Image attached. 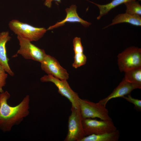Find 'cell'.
I'll return each mask as SVG.
<instances>
[{"mask_svg": "<svg viewBox=\"0 0 141 141\" xmlns=\"http://www.w3.org/2000/svg\"><path fill=\"white\" fill-rule=\"evenodd\" d=\"M10 96L7 91L0 93V130L4 132L10 131L14 126L20 124L30 113L29 95L15 106L8 104Z\"/></svg>", "mask_w": 141, "mask_h": 141, "instance_id": "obj_1", "label": "cell"}, {"mask_svg": "<svg viewBox=\"0 0 141 141\" xmlns=\"http://www.w3.org/2000/svg\"><path fill=\"white\" fill-rule=\"evenodd\" d=\"M8 25L9 28L17 36L31 42L39 40L47 30L45 28L35 27L16 19L10 21Z\"/></svg>", "mask_w": 141, "mask_h": 141, "instance_id": "obj_2", "label": "cell"}, {"mask_svg": "<svg viewBox=\"0 0 141 141\" xmlns=\"http://www.w3.org/2000/svg\"><path fill=\"white\" fill-rule=\"evenodd\" d=\"M79 107L83 118L101 120H112L109 114V111L105 106L99 102L95 103L89 100L79 98Z\"/></svg>", "mask_w": 141, "mask_h": 141, "instance_id": "obj_3", "label": "cell"}, {"mask_svg": "<svg viewBox=\"0 0 141 141\" xmlns=\"http://www.w3.org/2000/svg\"><path fill=\"white\" fill-rule=\"evenodd\" d=\"M118 64L121 72L141 66V49L133 46L127 48L118 56Z\"/></svg>", "mask_w": 141, "mask_h": 141, "instance_id": "obj_4", "label": "cell"}, {"mask_svg": "<svg viewBox=\"0 0 141 141\" xmlns=\"http://www.w3.org/2000/svg\"><path fill=\"white\" fill-rule=\"evenodd\" d=\"M68 119V131L65 141H81L85 136L82 124V116L80 109L72 107Z\"/></svg>", "mask_w": 141, "mask_h": 141, "instance_id": "obj_5", "label": "cell"}, {"mask_svg": "<svg viewBox=\"0 0 141 141\" xmlns=\"http://www.w3.org/2000/svg\"><path fill=\"white\" fill-rule=\"evenodd\" d=\"M82 122L85 136L110 132L117 130L112 120H99L93 118H83Z\"/></svg>", "mask_w": 141, "mask_h": 141, "instance_id": "obj_6", "label": "cell"}, {"mask_svg": "<svg viewBox=\"0 0 141 141\" xmlns=\"http://www.w3.org/2000/svg\"><path fill=\"white\" fill-rule=\"evenodd\" d=\"M40 80L43 82L52 83L57 88L58 93L67 98L71 103L72 107L80 109L79 103L80 98L78 93L71 89L67 80H61L48 74L42 77Z\"/></svg>", "mask_w": 141, "mask_h": 141, "instance_id": "obj_7", "label": "cell"}, {"mask_svg": "<svg viewBox=\"0 0 141 141\" xmlns=\"http://www.w3.org/2000/svg\"><path fill=\"white\" fill-rule=\"evenodd\" d=\"M20 45L16 55L20 54L26 59H30L40 63L44 59L46 54L43 49L32 44L31 42L17 36Z\"/></svg>", "mask_w": 141, "mask_h": 141, "instance_id": "obj_8", "label": "cell"}, {"mask_svg": "<svg viewBox=\"0 0 141 141\" xmlns=\"http://www.w3.org/2000/svg\"><path fill=\"white\" fill-rule=\"evenodd\" d=\"M40 63L42 69L48 74L61 80H67L68 79L69 74L66 70L60 65L54 57L47 54Z\"/></svg>", "mask_w": 141, "mask_h": 141, "instance_id": "obj_9", "label": "cell"}, {"mask_svg": "<svg viewBox=\"0 0 141 141\" xmlns=\"http://www.w3.org/2000/svg\"><path fill=\"white\" fill-rule=\"evenodd\" d=\"M141 85L131 83L126 81L124 78L112 93L98 102L106 106L108 102L110 99L118 97H122L130 94L133 90L137 89H141Z\"/></svg>", "mask_w": 141, "mask_h": 141, "instance_id": "obj_10", "label": "cell"}, {"mask_svg": "<svg viewBox=\"0 0 141 141\" xmlns=\"http://www.w3.org/2000/svg\"><path fill=\"white\" fill-rule=\"evenodd\" d=\"M77 6L75 5H72L69 8H67L65 9L66 13L65 18L61 21L49 26L47 30H50L62 26L66 22L79 23L85 27H89L91 24L81 18L77 13Z\"/></svg>", "mask_w": 141, "mask_h": 141, "instance_id": "obj_11", "label": "cell"}, {"mask_svg": "<svg viewBox=\"0 0 141 141\" xmlns=\"http://www.w3.org/2000/svg\"><path fill=\"white\" fill-rule=\"evenodd\" d=\"M11 37L8 31H3L0 33V64L6 72L11 76L14 73L11 69L8 63L6 48L7 43L10 40Z\"/></svg>", "mask_w": 141, "mask_h": 141, "instance_id": "obj_12", "label": "cell"}, {"mask_svg": "<svg viewBox=\"0 0 141 141\" xmlns=\"http://www.w3.org/2000/svg\"><path fill=\"white\" fill-rule=\"evenodd\" d=\"M124 22L128 23L135 26H141L140 16L131 14L126 13L119 14L113 19L111 24L104 28L116 24Z\"/></svg>", "mask_w": 141, "mask_h": 141, "instance_id": "obj_13", "label": "cell"}, {"mask_svg": "<svg viewBox=\"0 0 141 141\" xmlns=\"http://www.w3.org/2000/svg\"><path fill=\"white\" fill-rule=\"evenodd\" d=\"M120 136L119 131L100 134H92L84 137L81 141H118Z\"/></svg>", "mask_w": 141, "mask_h": 141, "instance_id": "obj_14", "label": "cell"}, {"mask_svg": "<svg viewBox=\"0 0 141 141\" xmlns=\"http://www.w3.org/2000/svg\"><path fill=\"white\" fill-rule=\"evenodd\" d=\"M134 0H113L110 2L105 4H100L90 1L96 5L99 9V13L97 17L98 20L102 17L107 14L112 9L121 4ZM140 1L141 0H139Z\"/></svg>", "mask_w": 141, "mask_h": 141, "instance_id": "obj_15", "label": "cell"}, {"mask_svg": "<svg viewBox=\"0 0 141 141\" xmlns=\"http://www.w3.org/2000/svg\"><path fill=\"white\" fill-rule=\"evenodd\" d=\"M125 72L124 78L131 83L141 85V66L128 70Z\"/></svg>", "mask_w": 141, "mask_h": 141, "instance_id": "obj_16", "label": "cell"}, {"mask_svg": "<svg viewBox=\"0 0 141 141\" xmlns=\"http://www.w3.org/2000/svg\"><path fill=\"white\" fill-rule=\"evenodd\" d=\"M124 4L126 7V13L131 14L141 15V5L138 1L136 0L132 1Z\"/></svg>", "mask_w": 141, "mask_h": 141, "instance_id": "obj_17", "label": "cell"}, {"mask_svg": "<svg viewBox=\"0 0 141 141\" xmlns=\"http://www.w3.org/2000/svg\"><path fill=\"white\" fill-rule=\"evenodd\" d=\"M74 59L72 66L75 68L84 65L86 61V57L83 52L74 54Z\"/></svg>", "mask_w": 141, "mask_h": 141, "instance_id": "obj_18", "label": "cell"}, {"mask_svg": "<svg viewBox=\"0 0 141 141\" xmlns=\"http://www.w3.org/2000/svg\"><path fill=\"white\" fill-rule=\"evenodd\" d=\"M128 102L131 103L134 105V108L137 111H140L141 110V100L132 97L129 94L127 96H125L122 97Z\"/></svg>", "mask_w": 141, "mask_h": 141, "instance_id": "obj_19", "label": "cell"}, {"mask_svg": "<svg viewBox=\"0 0 141 141\" xmlns=\"http://www.w3.org/2000/svg\"><path fill=\"white\" fill-rule=\"evenodd\" d=\"M6 72L0 64V93L4 91L3 88L6 84V80L8 76V74Z\"/></svg>", "mask_w": 141, "mask_h": 141, "instance_id": "obj_20", "label": "cell"}, {"mask_svg": "<svg viewBox=\"0 0 141 141\" xmlns=\"http://www.w3.org/2000/svg\"><path fill=\"white\" fill-rule=\"evenodd\" d=\"M73 43L74 54L83 52V48L80 38L77 37L74 38Z\"/></svg>", "mask_w": 141, "mask_h": 141, "instance_id": "obj_21", "label": "cell"}, {"mask_svg": "<svg viewBox=\"0 0 141 141\" xmlns=\"http://www.w3.org/2000/svg\"><path fill=\"white\" fill-rule=\"evenodd\" d=\"M44 1V5L48 8H50L52 6V2L55 1L58 3H61V0H43Z\"/></svg>", "mask_w": 141, "mask_h": 141, "instance_id": "obj_22", "label": "cell"}]
</instances>
